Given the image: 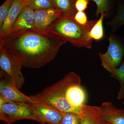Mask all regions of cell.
Wrapping results in <instances>:
<instances>
[{"mask_svg":"<svg viewBox=\"0 0 124 124\" xmlns=\"http://www.w3.org/2000/svg\"><path fill=\"white\" fill-rule=\"evenodd\" d=\"M67 42L48 31L33 29L10 32L0 38V47L22 66L35 69L51 62Z\"/></svg>","mask_w":124,"mask_h":124,"instance_id":"cell-1","label":"cell"},{"mask_svg":"<svg viewBox=\"0 0 124 124\" xmlns=\"http://www.w3.org/2000/svg\"><path fill=\"white\" fill-rule=\"evenodd\" d=\"M81 80L78 75L70 72L59 81L30 97L35 102L81 117V107L86 100V93L81 85Z\"/></svg>","mask_w":124,"mask_h":124,"instance_id":"cell-2","label":"cell"},{"mask_svg":"<svg viewBox=\"0 0 124 124\" xmlns=\"http://www.w3.org/2000/svg\"><path fill=\"white\" fill-rule=\"evenodd\" d=\"M97 20H90L86 25H81L73 17L63 15L46 30L59 36L74 46L91 49L93 40L89 32Z\"/></svg>","mask_w":124,"mask_h":124,"instance_id":"cell-3","label":"cell"},{"mask_svg":"<svg viewBox=\"0 0 124 124\" xmlns=\"http://www.w3.org/2000/svg\"><path fill=\"white\" fill-rule=\"evenodd\" d=\"M24 119L40 121L33 113L32 103L7 101L0 106V120L7 124Z\"/></svg>","mask_w":124,"mask_h":124,"instance_id":"cell-4","label":"cell"},{"mask_svg":"<svg viewBox=\"0 0 124 124\" xmlns=\"http://www.w3.org/2000/svg\"><path fill=\"white\" fill-rule=\"evenodd\" d=\"M109 45L107 52L100 53L99 56L103 67L111 74V77L117 80L116 70L124 55V43L122 40L113 34L108 38Z\"/></svg>","mask_w":124,"mask_h":124,"instance_id":"cell-5","label":"cell"},{"mask_svg":"<svg viewBox=\"0 0 124 124\" xmlns=\"http://www.w3.org/2000/svg\"><path fill=\"white\" fill-rule=\"evenodd\" d=\"M22 67L17 61L0 47V67L11 78L14 84L19 89L24 84L25 79L21 69Z\"/></svg>","mask_w":124,"mask_h":124,"instance_id":"cell-6","label":"cell"},{"mask_svg":"<svg viewBox=\"0 0 124 124\" xmlns=\"http://www.w3.org/2000/svg\"><path fill=\"white\" fill-rule=\"evenodd\" d=\"M0 95L11 101L31 103L35 102L30 96L22 93L9 76L2 71H0Z\"/></svg>","mask_w":124,"mask_h":124,"instance_id":"cell-7","label":"cell"},{"mask_svg":"<svg viewBox=\"0 0 124 124\" xmlns=\"http://www.w3.org/2000/svg\"><path fill=\"white\" fill-rule=\"evenodd\" d=\"M33 113L40 124H60L65 113L40 103H32Z\"/></svg>","mask_w":124,"mask_h":124,"instance_id":"cell-8","label":"cell"},{"mask_svg":"<svg viewBox=\"0 0 124 124\" xmlns=\"http://www.w3.org/2000/svg\"><path fill=\"white\" fill-rule=\"evenodd\" d=\"M63 15L55 8L35 10L34 29L44 30Z\"/></svg>","mask_w":124,"mask_h":124,"instance_id":"cell-9","label":"cell"},{"mask_svg":"<svg viewBox=\"0 0 124 124\" xmlns=\"http://www.w3.org/2000/svg\"><path fill=\"white\" fill-rule=\"evenodd\" d=\"M29 0H13L8 14L2 26L0 27V38L10 33L13 25L25 6L28 5Z\"/></svg>","mask_w":124,"mask_h":124,"instance_id":"cell-10","label":"cell"},{"mask_svg":"<svg viewBox=\"0 0 124 124\" xmlns=\"http://www.w3.org/2000/svg\"><path fill=\"white\" fill-rule=\"evenodd\" d=\"M35 20V10L28 5L25 6L13 25L11 32L34 29Z\"/></svg>","mask_w":124,"mask_h":124,"instance_id":"cell-11","label":"cell"},{"mask_svg":"<svg viewBox=\"0 0 124 124\" xmlns=\"http://www.w3.org/2000/svg\"><path fill=\"white\" fill-rule=\"evenodd\" d=\"M102 119L111 124H124V110L118 109L111 102H105L100 107Z\"/></svg>","mask_w":124,"mask_h":124,"instance_id":"cell-12","label":"cell"},{"mask_svg":"<svg viewBox=\"0 0 124 124\" xmlns=\"http://www.w3.org/2000/svg\"><path fill=\"white\" fill-rule=\"evenodd\" d=\"M81 108V124H102L100 107L84 104Z\"/></svg>","mask_w":124,"mask_h":124,"instance_id":"cell-13","label":"cell"},{"mask_svg":"<svg viewBox=\"0 0 124 124\" xmlns=\"http://www.w3.org/2000/svg\"><path fill=\"white\" fill-rule=\"evenodd\" d=\"M76 0H53L54 6L63 15L73 17L77 12L75 6Z\"/></svg>","mask_w":124,"mask_h":124,"instance_id":"cell-14","label":"cell"},{"mask_svg":"<svg viewBox=\"0 0 124 124\" xmlns=\"http://www.w3.org/2000/svg\"><path fill=\"white\" fill-rule=\"evenodd\" d=\"M106 15L105 13H102L98 20L93 25L89 32V36L92 40L100 41L104 37L103 21Z\"/></svg>","mask_w":124,"mask_h":124,"instance_id":"cell-15","label":"cell"},{"mask_svg":"<svg viewBox=\"0 0 124 124\" xmlns=\"http://www.w3.org/2000/svg\"><path fill=\"white\" fill-rule=\"evenodd\" d=\"M113 29H117L124 24V4H120L118 5L117 14L115 17L107 23Z\"/></svg>","mask_w":124,"mask_h":124,"instance_id":"cell-16","label":"cell"},{"mask_svg":"<svg viewBox=\"0 0 124 124\" xmlns=\"http://www.w3.org/2000/svg\"><path fill=\"white\" fill-rule=\"evenodd\" d=\"M28 6L35 10L55 8L53 0H29Z\"/></svg>","mask_w":124,"mask_h":124,"instance_id":"cell-17","label":"cell"},{"mask_svg":"<svg viewBox=\"0 0 124 124\" xmlns=\"http://www.w3.org/2000/svg\"><path fill=\"white\" fill-rule=\"evenodd\" d=\"M13 0H6L0 7V27L7 17Z\"/></svg>","mask_w":124,"mask_h":124,"instance_id":"cell-18","label":"cell"},{"mask_svg":"<svg viewBox=\"0 0 124 124\" xmlns=\"http://www.w3.org/2000/svg\"><path fill=\"white\" fill-rule=\"evenodd\" d=\"M117 80L120 83V90L118 95V98L121 99L123 97L124 92V62L122 63L120 66L116 68V70Z\"/></svg>","mask_w":124,"mask_h":124,"instance_id":"cell-19","label":"cell"},{"mask_svg":"<svg viewBox=\"0 0 124 124\" xmlns=\"http://www.w3.org/2000/svg\"><path fill=\"white\" fill-rule=\"evenodd\" d=\"M59 124H81V118L71 113H65Z\"/></svg>","mask_w":124,"mask_h":124,"instance_id":"cell-20","label":"cell"},{"mask_svg":"<svg viewBox=\"0 0 124 124\" xmlns=\"http://www.w3.org/2000/svg\"><path fill=\"white\" fill-rule=\"evenodd\" d=\"M94 1L97 5V11L95 15L98 17L100 14L105 13L108 10L109 0H90Z\"/></svg>","mask_w":124,"mask_h":124,"instance_id":"cell-21","label":"cell"},{"mask_svg":"<svg viewBox=\"0 0 124 124\" xmlns=\"http://www.w3.org/2000/svg\"><path fill=\"white\" fill-rule=\"evenodd\" d=\"M73 18L78 23L83 26L86 25L89 22L87 15L85 11H77Z\"/></svg>","mask_w":124,"mask_h":124,"instance_id":"cell-22","label":"cell"},{"mask_svg":"<svg viewBox=\"0 0 124 124\" xmlns=\"http://www.w3.org/2000/svg\"><path fill=\"white\" fill-rule=\"evenodd\" d=\"M90 0H76L75 4L77 11H84L87 8Z\"/></svg>","mask_w":124,"mask_h":124,"instance_id":"cell-23","label":"cell"},{"mask_svg":"<svg viewBox=\"0 0 124 124\" xmlns=\"http://www.w3.org/2000/svg\"><path fill=\"white\" fill-rule=\"evenodd\" d=\"M102 124H111L106 121L102 119Z\"/></svg>","mask_w":124,"mask_h":124,"instance_id":"cell-24","label":"cell"},{"mask_svg":"<svg viewBox=\"0 0 124 124\" xmlns=\"http://www.w3.org/2000/svg\"><path fill=\"white\" fill-rule=\"evenodd\" d=\"M47 124V123H43V124Z\"/></svg>","mask_w":124,"mask_h":124,"instance_id":"cell-25","label":"cell"}]
</instances>
